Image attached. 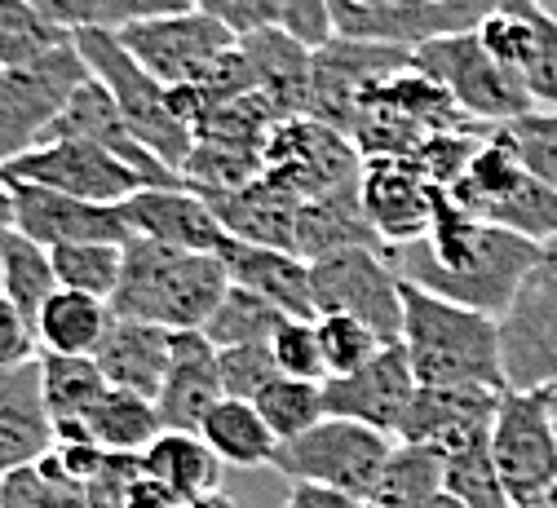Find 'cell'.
Instances as JSON below:
<instances>
[{
  "mask_svg": "<svg viewBox=\"0 0 557 508\" xmlns=\"http://www.w3.org/2000/svg\"><path fill=\"white\" fill-rule=\"evenodd\" d=\"M389 257L407 283L500 319L527 274L540 265V244L496 222H482L443 190L430 235L389 248Z\"/></svg>",
  "mask_w": 557,
  "mask_h": 508,
  "instance_id": "6da1fadb",
  "label": "cell"
},
{
  "mask_svg": "<svg viewBox=\"0 0 557 508\" xmlns=\"http://www.w3.org/2000/svg\"><path fill=\"white\" fill-rule=\"evenodd\" d=\"M226 293L231 270L222 252H182L147 235H128L111 310L115 319H147L173 332H203Z\"/></svg>",
  "mask_w": 557,
  "mask_h": 508,
  "instance_id": "7a4b0ae2",
  "label": "cell"
},
{
  "mask_svg": "<svg viewBox=\"0 0 557 508\" xmlns=\"http://www.w3.org/2000/svg\"><path fill=\"white\" fill-rule=\"evenodd\" d=\"M403 349L421 385H505L500 319L403 278Z\"/></svg>",
  "mask_w": 557,
  "mask_h": 508,
  "instance_id": "3957f363",
  "label": "cell"
},
{
  "mask_svg": "<svg viewBox=\"0 0 557 508\" xmlns=\"http://www.w3.org/2000/svg\"><path fill=\"white\" fill-rule=\"evenodd\" d=\"M473 124L482 120H473L451 98L447 85H438L434 76H425L416 66H403L359 94L350 137L363 151V160H376V156H411L430 133L473 128Z\"/></svg>",
  "mask_w": 557,
  "mask_h": 508,
  "instance_id": "277c9868",
  "label": "cell"
},
{
  "mask_svg": "<svg viewBox=\"0 0 557 508\" xmlns=\"http://www.w3.org/2000/svg\"><path fill=\"white\" fill-rule=\"evenodd\" d=\"M76 45H81L89 71L111 89V98L124 111V120L133 124V133L143 137L169 169L182 173L186 160H190V151H195V124L177 111L173 89L164 80H156L151 71L124 49V40L115 36V27L76 32Z\"/></svg>",
  "mask_w": 557,
  "mask_h": 508,
  "instance_id": "5b68a950",
  "label": "cell"
},
{
  "mask_svg": "<svg viewBox=\"0 0 557 508\" xmlns=\"http://www.w3.org/2000/svg\"><path fill=\"white\" fill-rule=\"evenodd\" d=\"M94 71H89L76 36L32 62L0 66V164H10L23 151L40 147L49 124L62 115V107L76 98V89Z\"/></svg>",
  "mask_w": 557,
  "mask_h": 508,
  "instance_id": "8992f818",
  "label": "cell"
},
{
  "mask_svg": "<svg viewBox=\"0 0 557 508\" xmlns=\"http://www.w3.org/2000/svg\"><path fill=\"white\" fill-rule=\"evenodd\" d=\"M394 443H398L394 433H381L372 424L345 420V416H323L301 438L278 443L270 469L284 473L288 482H319V486L368 499Z\"/></svg>",
  "mask_w": 557,
  "mask_h": 508,
  "instance_id": "52a82bcc",
  "label": "cell"
},
{
  "mask_svg": "<svg viewBox=\"0 0 557 508\" xmlns=\"http://www.w3.org/2000/svg\"><path fill=\"white\" fill-rule=\"evenodd\" d=\"M411 66L434 76L438 85H447L451 98L482 124H509V120L535 111L527 80L513 66L486 53V45L478 40V27L425 40L421 49H411Z\"/></svg>",
  "mask_w": 557,
  "mask_h": 508,
  "instance_id": "ba28073f",
  "label": "cell"
},
{
  "mask_svg": "<svg viewBox=\"0 0 557 508\" xmlns=\"http://www.w3.org/2000/svg\"><path fill=\"white\" fill-rule=\"evenodd\" d=\"M310 274L319 314H355L385 345L403 340V274L389 248H341L310 261Z\"/></svg>",
  "mask_w": 557,
  "mask_h": 508,
  "instance_id": "9c48e42d",
  "label": "cell"
},
{
  "mask_svg": "<svg viewBox=\"0 0 557 508\" xmlns=\"http://www.w3.org/2000/svg\"><path fill=\"white\" fill-rule=\"evenodd\" d=\"M261 164L274 186H284L297 199H314L345 182H359L363 151L355 147V137L345 128L314 120V115H293V120H278L265 133Z\"/></svg>",
  "mask_w": 557,
  "mask_h": 508,
  "instance_id": "30bf717a",
  "label": "cell"
},
{
  "mask_svg": "<svg viewBox=\"0 0 557 508\" xmlns=\"http://www.w3.org/2000/svg\"><path fill=\"white\" fill-rule=\"evenodd\" d=\"M115 36L169 89L203 85L218 71V62L239 45V36L231 27H222L213 14H203V10L173 14V18L124 23V27H115Z\"/></svg>",
  "mask_w": 557,
  "mask_h": 508,
  "instance_id": "8fae6325",
  "label": "cell"
},
{
  "mask_svg": "<svg viewBox=\"0 0 557 508\" xmlns=\"http://www.w3.org/2000/svg\"><path fill=\"white\" fill-rule=\"evenodd\" d=\"M492 456L513 508H531L557 482V433L548 389H505L492 420Z\"/></svg>",
  "mask_w": 557,
  "mask_h": 508,
  "instance_id": "7c38bea8",
  "label": "cell"
},
{
  "mask_svg": "<svg viewBox=\"0 0 557 508\" xmlns=\"http://www.w3.org/2000/svg\"><path fill=\"white\" fill-rule=\"evenodd\" d=\"M0 173L14 182H36L62 195H76V199H94V203H124L128 195L147 186L115 151H107L102 141H89V137L40 141V147L23 151L18 160L0 164Z\"/></svg>",
  "mask_w": 557,
  "mask_h": 508,
  "instance_id": "4fadbf2b",
  "label": "cell"
},
{
  "mask_svg": "<svg viewBox=\"0 0 557 508\" xmlns=\"http://www.w3.org/2000/svg\"><path fill=\"white\" fill-rule=\"evenodd\" d=\"M509 389H557V274L535 265L500 314Z\"/></svg>",
  "mask_w": 557,
  "mask_h": 508,
  "instance_id": "5bb4252c",
  "label": "cell"
},
{
  "mask_svg": "<svg viewBox=\"0 0 557 508\" xmlns=\"http://www.w3.org/2000/svg\"><path fill=\"white\" fill-rule=\"evenodd\" d=\"M359 199L368 222L385 239V248H403L411 239L430 235L443 203V186H434L430 173L411 156H376V160H363Z\"/></svg>",
  "mask_w": 557,
  "mask_h": 508,
  "instance_id": "9a60e30c",
  "label": "cell"
},
{
  "mask_svg": "<svg viewBox=\"0 0 557 508\" xmlns=\"http://www.w3.org/2000/svg\"><path fill=\"white\" fill-rule=\"evenodd\" d=\"M411 66V49L398 45H376V40H350V36H332L314 49V98H310V115L327 120L336 128L350 133L355 128V111H359V94L394 71Z\"/></svg>",
  "mask_w": 557,
  "mask_h": 508,
  "instance_id": "2e32d148",
  "label": "cell"
},
{
  "mask_svg": "<svg viewBox=\"0 0 557 508\" xmlns=\"http://www.w3.org/2000/svg\"><path fill=\"white\" fill-rule=\"evenodd\" d=\"M416 389H421V381H416V372H411V358H407L403 340L385 345L372 362H363L359 372L323 381L327 416L372 424L381 433H394V438H398V429L407 420V407H411Z\"/></svg>",
  "mask_w": 557,
  "mask_h": 508,
  "instance_id": "e0dca14e",
  "label": "cell"
},
{
  "mask_svg": "<svg viewBox=\"0 0 557 508\" xmlns=\"http://www.w3.org/2000/svg\"><path fill=\"white\" fill-rule=\"evenodd\" d=\"M120 208H124V222L133 235L160 239V244L182 248V252H222L235 239L222 226L218 208L195 186H143Z\"/></svg>",
  "mask_w": 557,
  "mask_h": 508,
  "instance_id": "ac0fdd59",
  "label": "cell"
},
{
  "mask_svg": "<svg viewBox=\"0 0 557 508\" xmlns=\"http://www.w3.org/2000/svg\"><path fill=\"white\" fill-rule=\"evenodd\" d=\"M14 182V177H10ZM14 203H18V231L32 235L45 248L58 244H124L133 231L124 222L120 203H94L76 199L36 182H14Z\"/></svg>",
  "mask_w": 557,
  "mask_h": 508,
  "instance_id": "d6986e66",
  "label": "cell"
},
{
  "mask_svg": "<svg viewBox=\"0 0 557 508\" xmlns=\"http://www.w3.org/2000/svg\"><path fill=\"white\" fill-rule=\"evenodd\" d=\"M500 394L505 389H482V385H421L407 407L398 438L434 451H451L469 438H482V433H492Z\"/></svg>",
  "mask_w": 557,
  "mask_h": 508,
  "instance_id": "ffe728a7",
  "label": "cell"
},
{
  "mask_svg": "<svg viewBox=\"0 0 557 508\" xmlns=\"http://www.w3.org/2000/svg\"><path fill=\"white\" fill-rule=\"evenodd\" d=\"M58 429L45 402L40 354L0 372V473L36 464L53 451Z\"/></svg>",
  "mask_w": 557,
  "mask_h": 508,
  "instance_id": "44dd1931",
  "label": "cell"
},
{
  "mask_svg": "<svg viewBox=\"0 0 557 508\" xmlns=\"http://www.w3.org/2000/svg\"><path fill=\"white\" fill-rule=\"evenodd\" d=\"M226 398L222 381V349L208 340V332H173V358H169V376L160 385V416L164 429H190L199 433L203 416Z\"/></svg>",
  "mask_w": 557,
  "mask_h": 508,
  "instance_id": "7402d4cb",
  "label": "cell"
},
{
  "mask_svg": "<svg viewBox=\"0 0 557 508\" xmlns=\"http://www.w3.org/2000/svg\"><path fill=\"white\" fill-rule=\"evenodd\" d=\"M222 261L231 270V283L248 287V293L265 297L274 310H284L288 319H314V274L310 261L297 257L293 248H274V244H248L231 239L222 248Z\"/></svg>",
  "mask_w": 557,
  "mask_h": 508,
  "instance_id": "603a6c76",
  "label": "cell"
},
{
  "mask_svg": "<svg viewBox=\"0 0 557 508\" xmlns=\"http://www.w3.org/2000/svg\"><path fill=\"white\" fill-rule=\"evenodd\" d=\"M239 49L248 53L257 89L274 102L278 120L310 115V98H314V45H306L288 27H265V32L244 36Z\"/></svg>",
  "mask_w": 557,
  "mask_h": 508,
  "instance_id": "cb8c5ba5",
  "label": "cell"
},
{
  "mask_svg": "<svg viewBox=\"0 0 557 508\" xmlns=\"http://www.w3.org/2000/svg\"><path fill=\"white\" fill-rule=\"evenodd\" d=\"M94 358L115 389L160 398V385L169 376V358H173V327H160L147 319H115Z\"/></svg>",
  "mask_w": 557,
  "mask_h": 508,
  "instance_id": "d4e9b609",
  "label": "cell"
},
{
  "mask_svg": "<svg viewBox=\"0 0 557 508\" xmlns=\"http://www.w3.org/2000/svg\"><path fill=\"white\" fill-rule=\"evenodd\" d=\"M341 248H385V239L376 235V226L363 212L359 182H345L327 195L301 199V212H297V235H293L297 257L319 261V257L341 252Z\"/></svg>",
  "mask_w": 557,
  "mask_h": 508,
  "instance_id": "484cf974",
  "label": "cell"
},
{
  "mask_svg": "<svg viewBox=\"0 0 557 508\" xmlns=\"http://www.w3.org/2000/svg\"><path fill=\"white\" fill-rule=\"evenodd\" d=\"M208 203L218 208L222 226L235 235V239H248V244H274V248H293V235H297V212H301V199L288 195L284 186H274L265 173L239 190H222V195H203Z\"/></svg>",
  "mask_w": 557,
  "mask_h": 508,
  "instance_id": "4316f807",
  "label": "cell"
},
{
  "mask_svg": "<svg viewBox=\"0 0 557 508\" xmlns=\"http://www.w3.org/2000/svg\"><path fill=\"white\" fill-rule=\"evenodd\" d=\"M115 323L111 301L76 293V287H58L36 314V340L45 354H81L94 358Z\"/></svg>",
  "mask_w": 557,
  "mask_h": 508,
  "instance_id": "83f0119b",
  "label": "cell"
},
{
  "mask_svg": "<svg viewBox=\"0 0 557 508\" xmlns=\"http://www.w3.org/2000/svg\"><path fill=\"white\" fill-rule=\"evenodd\" d=\"M40 372H45V402H49L58 438H89V433H85V416H89V407L111 385L102 376V368H98V358L45 354L40 349Z\"/></svg>",
  "mask_w": 557,
  "mask_h": 508,
  "instance_id": "f1b7e54d",
  "label": "cell"
},
{
  "mask_svg": "<svg viewBox=\"0 0 557 508\" xmlns=\"http://www.w3.org/2000/svg\"><path fill=\"white\" fill-rule=\"evenodd\" d=\"M143 460H147V473L156 482H164L173 495H182L186 504L208 491H222V456L203 443V433L164 429L143 451Z\"/></svg>",
  "mask_w": 557,
  "mask_h": 508,
  "instance_id": "f546056e",
  "label": "cell"
},
{
  "mask_svg": "<svg viewBox=\"0 0 557 508\" xmlns=\"http://www.w3.org/2000/svg\"><path fill=\"white\" fill-rule=\"evenodd\" d=\"M199 433H203V443L222 456V464H235V469L274 464V451H278L274 429L265 424V416L257 411L252 398H231L226 394L213 411L203 416Z\"/></svg>",
  "mask_w": 557,
  "mask_h": 508,
  "instance_id": "4dcf8cb0",
  "label": "cell"
},
{
  "mask_svg": "<svg viewBox=\"0 0 557 508\" xmlns=\"http://www.w3.org/2000/svg\"><path fill=\"white\" fill-rule=\"evenodd\" d=\"M85 433L107 451H137L143 456L164 433V416H160L156 398L107 385V394L85 416Z\"/></svg>",
  "mask_w": 557,
  "mask_h": 508,
  "instance_id": "1f68e13d",
  "label": "cell"
},
{
  "mask_svg": "<svg viewBox=\"0 0 557 508\" xmlns=\"http://www.w3.org/2000/svg\"><path fill=\"white\" fill-rule=\"evenodd\" d=\"M438 495H443V451L398 438L376 486L368 491V508H425Z\"/></svg>",
  "mask_w": 557,
  "mask_h": 508,
  "instance_id": "d6a6232c",
  "label": "cell"
},
{
  "mask_svg": "<svg viewBox=\"0 0 557 508\" xmlns=\"http://www.w3.org/2000/svg\"><path fill=\"white\" fill-rule=\"evenodd\" d=\"M0 287L14 297V306L36 323L40 306L58 293V270H53V252L45 244H36L23 231H10L0 239Z\"/></svg>",
  "mask_w": 557,
  "mask_h": 508,
  "instance_id": "836d02e7",
  "label": "cell"
},
{
  "mask_svg": "<svg viewBox=\"0 0 557 508\" xmlns=\"http://www.w3.org/2000/svg\"><path fill=\"white\" fill-rule=\"evenodd\" d=\"M443 491L469 508H513L505 478L496 469V456H492V433L443 451Z\"/></svg>",
  "mask_w": 557,
  "mask_h": 508,
  "instance_id": "e575fe53",
  "label": "cell"
},
{
  "mask_svg": "<svg viewBox=\"0 0 557 508\" xmlns=\"http://www.w3.org/2000/svg\"><path fill=\"white\" fill-rule=\"evenodd\" d=\"M257 411L265 416V424L274 429L278 443L301 438L306 429H314L327 416V394L323 381H297V376H274L257 398Z\"/></svg>",
  "mask_w": 557,
  "mask_h": 508,
  "instance_id": "d590c367",
  "label": "cell"
},
{
  "mask_svg": "<svg viewBox=\"0 0 557 508\" xmlns=\"http://www.w3.org/2000/svg\"><path fill=\"white\" fill-rule=\"evenodd\" d=\"M482 222H496V226H505V231H513L522 239L544 244L557 231V190L527 169L492 208H486Z\"/></svg>",
  "mask_w": 557,
  "mask_h": 508,
  "instance_id": "8d00e7d4",
  "label": "cell"
},
{
  "mask_svg": "<svg viewBox=\"0 0 557 508\" xmlns=\"http://www.w3.org/2000/svg\"><path fill=\"white\" fill-rule=\"evenodd\" d=\"M288 314L274 310L265 297L248 293V287L231 283V293L222 297V306L213 310V319L203 323L208 340H213L218 349H231V345H257V340H274L278 323H284Z\"/></svg>",
  "mask_w": 557,
  "mask_h": 508,
  "instance_id": "74e56055",
  "label": "cell"
},
{
  "mask_svg": "<svg viewBox=\"0 0 557 508\" xmlns=\"http://www.w3.org/2000/svg\"><path fill=\"white\" fill-rule=\"evenodd\" d=\"M5 508H94V504H89V486L66 473L49 451L45 460L5 473Z\"/></svg>",
  "mask_w": 557,
  "mask_h": 508,
  "instance_id": "f35d334b",
  "label": "cell"
},
{
  "mask_svg": "<svg viewBox=\"0 0 557 508\" xmlns=\"http://www.w3.org/2000/svg\"><path fill=\"white\" fill-rule=\"evenodd\" d=\"M53 252V270L62 287H76V293L102 297L111 301L120 287V270H124V244H58Z\"/></svg>",
  "mask_w": 557,
  "mask_h": 508,
  "instance_id": "ab89813d",
  "label": "cell"
},
{
  "mask_svg": "<svg viewBox=\"0 0 557 508\" xmlns=\"http://www.w3.org/2000/svg\"><path fill=\"white\" fill-rule=\"evenodd\" d=\"M62 40H72L62 27H53L36 5L27 0H0V66H18L32 62Z\"/></svg>",
  "mask_w": 557,
  "mask_h": 508,
  "instance_id": "60d3db41",
  "label": "cell"
},
{
  "mask_svg": "<svg viewBox=\"0 0 557 508\" xmlns=\"http://www.w3.org/2000/svg\"><path fill=\"white\" fill-rule=\"evenodd\" d=\"M319 327V345H323V362H327V376H350L359 372L363 362H372L385 340L376 327H368L355 314H314Z\"/></svg>",
  "mask_w": 557,
  "mask_h": 508,
  "instance_id": "b9f144b4",
  "label": "cell"
},
{
  "mask_svg": "<svg viewBox=\"0 0 557 508\" xmlns=\"http://www.w3.org/2000/svg\"><path fill=\"white\" fill-rule=\"evenodd\" d=\"M505 133H509V141L518 147L522 164H527L540 182H548V186L557 190V111L535 107V111L509 120Z\"/></svg>",
  "mask_w": 557,
  "mask_h": 508,
  "instance_id": "7bdbcfd3",
  "label": "cell"
},
{
  "mask_svg": "<svg viewBox=\"0 0 557 508\" xmlns=\"http://www.w3.org/2000/svg\"><path fill=\"white\" fill-rule=\"evenodd\" d=\"M270 345H274L278 372H284V376H297V381H327V362H323V345H319L314 319H284Z\"/></svg>",
  "mask_w": 557,
  "mask_h": 508,
  "instance_id": "ee69618b",
  "label": "cell"
},
{
  "mask_svg": "<svg viewBox=\"0 0 557 508\" xmlns=\"http://www.w3.org/2000/svg\"><path fill=\"white\" fill-rule=\"evenodd\" d=\"M274 376H284V372H278V358H274L270 340L222 349V381H226L231 398H257Z\"/></svg>",
  "mask_w": 557,
  "mask_h": 508,
  "instance_id": "f6af8a7d",
  "label": "cell"
},
{
  "mask_svg": "<svg viewBox=\"0 0 557 508\" xmlns=\"http://www.w3.org/2000/svg\"><path fill=\"white\" fill-rule=\"evenodd\" d=\"M535 58L527 62L522 80L535 98V107L557 111V14H548L544 5H535Z\"/></svg>",
  "mask_w": 557,
  "mask_h": 508,
  "instance_id": "bcb514c9",
  "label": "cell"
},
{
  "mask_svg": "<svg viewBox=\"0 0 557 508\" xmlns=\"http://www.w3.org/2000/svg\"><path fill=\"white\" fill-rule=\"evenodd\" d=\"M203 14H213L239 40L265 27H284V0H199Z\"/></svg>",
  "mask_w": 557,
  "mask_h": 508,
  "instance_id": "7dc6e473",
  "label": "cell"
},
{
  "mask_svg": "<svg viewBox=\"0 0 557 508\" xmlns=\"http://www.w3.org/2000/svg\"><path fill=\"white\" fill-rule=\"evenodd\" d=\"M40 340H36V323L14 306V297L0 287V372L18 368V362L36 358Z\"/></svg>",
  "mask_w": 557,
  "mask_h": 508,
  "instance_id": "c3c4849f",
  "label": "cell"
},
{
  "mask_svg": "<svg viewBox=\"0 0 557 508\" xmlns=\"http://www.w3.org/2000/svg\"><path fill=\"white\" fill-rule=\"evenodd\" d=\"M27 5H36L66 36L89 27H115V0H27Z\"/></svg>",
  "mask_w": 557,
  "mask_h": 508,
  "instance_id": "681fc988",
  "label": "cell"
},
{
  "mask_svg": "<svg viewBox=\"0 0 557 508\" xmlns=\"http://www.w3.org/2000/svg\"><path fill=\"white\" fill-rule=\"evenodd\" d=\"M284 27L319 49L323 40L336 36L332 32V0H284Z\"/></svg>",
  "mask_w": 557,
  "mask_h": 508,
  "instance_id": "f907efd6",
  "label": "cell"
},
{
  "mask_svg": "<svg viewBox=\"0 0 557 508\" xmlns=\"http://www.w3.org/2000/svg\"><path fill=\"white\" fill-rule=\"evenodd\" d=\"M284 508H368V499L332 491V486H319V482H293Z\"/></svg>",
  "mask_w": 557,
  "mask_h": 508,
  "instance_id": "816d5d0a",
  "label": "cell"
},
{
  "mask_svg": "<svg viewBox=\"0 0 557 508\" xmlns=\"http://www.w3.org/2000/svg\"><path fill=\"white\" fill-rule=\"evenodd\" d=\"M199 10V0H115V27L143 23V18H173Z\"/></svg>",
  "mask_w": 557,
  "mask_h": 508,
  "instance_id": "f5cc1de1",
  "label": "cell"
},
{
  "mask_svg": "<svg viewBox=\"0 0 557 508\" xmlns=\"http://www.w3.org/2000/svg\"><path fill=\"white\" fill-rule=\"evenodd\" d=\"M18 231V203H14V182L0 173V239Z\"/></svg>",
  "mask_w": 557,
  "mask_h": 508,
  "instance_id": "db71d44e",
  "label": "cell"
},
{
  "mask_svg": "<svg viewBox=\"0 0 557 508\" xmlns=\"http://www.w3.org/2000/svg\"><path fill=\"white\" fill-rule=\"evenodd\" d=\"M186 508H239V504H235V499H231L226 491H208V495H199V499H190Z\"/></svg>",
  "mask_w": 557,
  "mask_h": 508,
  "instance_id": "11a10c76",
  "label": "cell"
},
{
  "mask_svg": "<svg viewBox=\"0 0 557 508\" xmlns=\"http://www.w3.org/2000/svg\"><path fill=\"white\" fill-rule=\"evenodd\" d=\"M540 265H544L548 274H557V231H553V235L540 244Z\"/></svg>",
  "mask_w": 557,
  "mask_h": 508,
  "instance_id": "9f6ffc18",
  "label": "cell"
},
{
  "mask_svg": "<svg viewBox=\"0 0 557 508\" xmlns=\"http://www.w3.org/2000/svg\"><path fill=\"white\" fill-rule=\"evenodd\" d=\"M425 508H469V504H460L456 495H447V491H443V495H438V499H430Z\"/></svg>",
  "mask_w": 557,
  "mask_h": 508,
  "instance_id": "6f0895ef",
  "label": "cell"
},
{
  "mask_svg": "<svg viewBox=\"0 0 557 508\" xmlns=\"http://www.w3.org/2000/svg\"><path fill=\"white\" fill-rule=\"evenodd\" d=\"M531 508H557V482H553V486H548V491H544V495H540Z\"/></svg>",
  "mask_w": 557,
  "mask_h": 508,
  "instance_id": "680465c9",
  "label": "cell"
},
{
  "mask_svg": "<svg viewBox=\"0 0 557 508\" xmlns=\"http://www.w3.org/2000/svg\"><path fill=\"white\" fill-rule=\"evenodd\" d=\"M341 5H359V10H381V5H394V0H341Z\"/></svg>",
  "mask_w": 557,
  "mask_h": 508,
  "instance_id": "91938a15",
  "label": "cell"
},
{
  "mask_svg": "<svg viewBox=\"0 0 557 508\" xmlns=\"http://www.w3.org/2000/svg\"><path fill=\"white\" fill-rule=\"evenodd\" d=\"M548 411H553V433H557V389H548Z\"/></svg>",
  "mask_w": 557,
  "mask_h": 508,
  "instance_id": "94428289",
  "label": "cell"
},
{
  "mask_svg": "<svg viewBox=\"0 0 557 508\" xmlns=\"http://www.w3.org/2000/svg\"><path fill=\"white\" fill-rule=\"evenodd\" d=\"M535 5H544L548 14H557V0H535Z\"/></svg>",
  "mask_w": 557,
  "mask_h": 508,
  "instance_id": "6125c7cd",
  "label": "cell"
},
{
  "mask_svg": "<svg viewBox=\"0 0 557 508\" xmlns=\"http://www.w3.org/2000/svg\"><path fill=\"white\" fill-rule=\"evenodd\" d=\"M0 508H5V473H0Z\"/></svg>",
  "mask_w": 557,
  "mask_h": 508,
  "instance_id": "be15d7a7",
  "label": "cell"
}]
</instances>
